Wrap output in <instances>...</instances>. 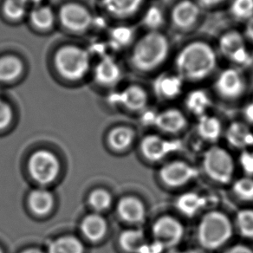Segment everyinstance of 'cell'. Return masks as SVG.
Returning a JSON list of instances; mask_svg holds the SVG:
<instances>
[{
    "instance_id": "cell-1",
    "label": "cell",
    "mask_w": 253,
    "mask_h": 253,
    "mask_svg": "<svg viewBox=\"0 0 253 253\" xmlns=\"http://www.w3.org/2000/svg\"><path fill=\"white\" fill-rule=\"evenodd\" d=\"M217 66V55L208 42L194 41L179 50L175 58L177 74L184 81L204 80L214 71Z\"/></svg>"
},
{
    "instance_id": "cell-2",
    "label": "cell",
    "mask_w": 253,
    "mask_h": 253,
    "mask_svg": "<svg viewBox=\"0 0 253 253\" xmlns=\"http://www.w3.org/2000/svg\"><path fill=\"white\" fill-rule=\"evenodd\" d=\"M170 52L169 39L160 32H149L134 44L131 63L137 71L149 72L165 63Z\"/></svg>"
},
{
    "instance_id": "cell-3",
    "label": "cell",
    "mask_w": 253,
    "mask_h": 253,
    "mask_svg": "<svg viewBox=\"0 0 253 253\" xmlns=\"http://www.w3.org/2000/svg\"><path fill=\"white\" fill-rule=\"evenodd\" d=\"M232 235V222L221 211H209L198 226V240L206 249H218L228 242Z\"/></svg>"
},
{
    "instance_id": "cell-4",
    "label": "cell",
    "mask_w": 253,
    "mask_h": 253,
    "mask_svg": "<svg viewBox=\"0 0 253 253\" xmlns=\"http://www.w3.org/2000/svg\"><path fill=\"white\" fill-rule=\"evenodd\" d=\"M55 66L59 74L69 80H79L89 69L88 53L78 46H63L55 55Z\"/></svg>"
},
{
    "instance_id": "cell-5",
    "label": "cell",
    "mask_w": 253,
    "mask_h": 253,
    "mask_svg": "<svg viewBox=\"0 0 253 253\" xmlns=\"http://www.w3.org/2000/svg\"><path fill=\"white\" fill-rule=\"evenodd\" d=\"M203 168L211 179L218 183H228L234 174V162L232 155L220 147H211L206 152Z\"/></svg>"
},
{
    "instance_id": "cell-6",
    "label": "cell",
    "mask_w": 253,
    "mask_h": 253,
    "mask_svg": "<svg viewBox=\"0 0 253 253\" xmlns=\"http://www.w3.org/2000/svg\"><path fill=\"white\" fill-rule=\"evenodd\" d=\"M223 56L239 67H249L253 63V56L246 46V39L240 32L230 31L221 36L218 42Z\"/></svg>"
},
{
    "instance_id": "cell-7",
    "label": "cell",
    "mask_w": 253,
    "mask_h": 253,
    "mask_svg": "<svg viewBox=\"0 0 253 253\" xmlns=\"http://www.w3.org/2000/svg\"><path fill=\"white\" fill-rule=\"evenodd\" d=\"M28 168L33 179L40 184L52 182L60 170L56 155L46 150L35 152L29 160Z\"/></svg>"
},
{
    "instance_id": "cell-8",
    "label": "cell",
    "mask_w": 253,
    "mask_h": 253,
    "mask_svg": "<svg viewBox=\"0 0 253 253\" xmlns=\"http://www.w3.org/2000/svg\"><path fill=\"white\" fill-rule=\"evenodd\" d=\"M152 232L156 245L160 247L171 248L181 241L185 230L177 218L166 215L155 222Z\"/></svg>"
},
{
    "instance_id": "cell-9",
    "label": "cell",
    "mask_w": 253,
    "mask_h": 253,
    "mask_svg": "<svg viewBox=\"0 0 253 253\" xmlns=\"http://www.w3.org/2000/svg\"><path fill=\"white\" fill-rule=\"evenodd\" d=\"M246 80L236 68H228L220 72L215 81V88L222 97L233 100L240 97L245 92Z\"/></svg>"
},
{
    "instance_id": "cell-10",
    "label": "cell",
    "mask_w": 253,
    "mask_h": 253,
    "mask_svg": "<svg viewBox=\"0 0 253 253\" xmlns=\"http://www.w3.org/2000/svg\"><path fill=\"white\" fill-rule=\"evenodd\" d=\"M197 174V170L194 167L180 161L169 162L160 170L162 181L172 187L185 185L194 179Z\"/></svg>"
},
{
    "instance_id": "cell-11",
    "label": "cell",
    "mask_w": 253,
    "mask_h": 253,
    "mask_svg": "<svg viewBox=\"0 0 253 253\" xmlns=\"http://www.w3.org/2000/svg\"><path fill=\"white\" fill-rule=\"evenodd\" d=\"M60 19L65 28L76 32L87 30L92 23V16L89 11L78 4L63 5L60 11Z\"/></svg>"
},
{
    "instance_id": "cell-12",
    "label": "cell",
    "mask_w": 253,
    "mask_h": 253,
    "mask_svg": "<svg viewBox=\"0 0 253 253\" xmlns=\"http://www.w3.org/2000/svg\"><path fill=\"white\" fill-rule=\"evenodd\" d=\"M201 17V7L193 0H181L172 8L171 20L174 27L186 31L196 25Z\"/></svg>"
},
{
    "instance_id": "cell-13",
    "label": "cell",
    "mask_w": 253,
    "mask_h": 253,
    "mask_svg": "<svg viewBox=\"0 0 253 253\" xmlns=\"http://www.w3.org/2000/svg\"><path fill=\"white\" fill-rule=\"evenodd\" d=\"M179 143L170 141L155 134H149L141 141V149L146 158L158 162L172 152L178 150Z\"/></svg>"
},
{
    "instance_id": "cell-14",
    "label": "cell",
    "mask_w": 253,
    "mask_h": 253,
    "mask_svg": "<svg viewBox=\"0 0 253 253\" xmlns=\"http://www.w3.org/2000/svg\"><path fill=\"white\" fill-rule=\"evenodd\" d=\"M184 80L180 76L169 73L160 75L153 84L155 94L165 100L178 97L182 92Z\"/></svg>"
},
{
    "instance_id": "cell-15",
    "label": "cell",
    "mask_w": 253,
    "mask_h": 253,
    "mask_svg": "<svg viewBox=\"0 0 253 253\" xmlns=\"http://www.w3.org/2000/svg\"><path fill=\"white\" fill-rule=\"evenodd\" d=\"M148 102L147 91L139 85H130L118 93V103L133 111L143 110Z\"/></svg>"
},
{
    "instance_id": "cell-16",
    "label": "cell",
    "mask_w": 253,
    "mask_h": 253,
    "mask_svg": "<svg viewBox=\"0 0 253 253\" xmlns=\"http://www.w3.org/2000/svg\"><path fill=\"white\" fill-rule=\"evenodd\" d=\"M155 125L167 133H178L186 125V116L177 109H168L157 114Z\"/></svg>"
},
{
    "instance_id": "cell-17",
    "label": "cell",
    "mask_w": 253,
    "mask_h": 253,
    "mask_svg": "<svg viewBox=\"0 0 253 253\" xmlns=\"http://www.w3.org/2000/svg\"><path fill=\"white\" fill-rule=\"evenodd\" d=\"M117 211L123 220L129 223H140L145 219L146 210L143 203L135 197L123 198L118 203Z\"/></svg>"
},
{
    "instance_id": "cell-18",
    "label": "cell",
    "mask_w": 253,
    "mask_h": 253,
    "mask_svg": "<svg viewBox=\"0 0 253 253\" xmlns=\"http://www.w3.org/2000/svg\"><path fill=\"white\" fill-rule=\"evenodd\" d=\"M95 77L99 84L111 86L119 81L122 71L115 60L111 57H104L95 68Z\"/></svg>"
},
{
    "instance_id": "cell-19",
    "label": "cell",
    "mask_w": 253,
    "mask_h": 253,
    "mask_svg": "<svg viewBox=\"0 0 253 253\" xmlns=\"http://www.w3.org/2000/svg\"><path fill=\"white\" fill-rule=\"evenodd\" d=\"M144 0H102L110 14L118 18H127L136 13Z\"/></svg>"
},
{
    "instance_id": "cell-20",
    "label": "cell",
    "mask_w": 253,
    "mask_h": 253,
    "mask_svg": "<svg viewBox=\"0 0 253 253\" xmlns=\"http://www.w3.org/2000/svg\"><path fill=\"white\" fill-rule=\"evenodd\" d=\"M185 104L186 109H188L190 112L201 117L206 115L207 111L211 107V100L208 92L201 88H197L187 94L185 100Z\"/></svg>"
},
{
    "instance_id": "cell-21",
    "label": "cell",
    "mask_w": 253,
    "mask_h": 253,
    "mask_svg": "<svg viewBox=\"0 0 253 253\" xmlns=\"http://www.w3.org/2000/svg\"><path fill=\"white\" fill-rule=\"evenodd\" d=\"M226 138L230 144L235 148H246L253 145V133L244 123H232L228 127Z\"/></svg>"
},
{
    "instance_id": "cell-22",
    "label": "cell",
    "mask_w": 253,
    "mask_h": 253,
    "mask_svg": "<svg viewBox=\"0 0 253 253\" xmlns=\"http://www.w3.org/2000/svg\"><path fill=\"white\" fill-rule=\"evenodd\" d=\"M120 245L125 252L129 253H141L147 247L144 233L137 229L123 232L120 237Z\"/></svg>"
},
{
    "instance_id": "cell-23",
    "label": "cell",
    "mask_w": 253,
    "mask_h": 253,
    "mask_svg": "<svg viewBox=\"0 0 253 253\" xmlns=\"http://www.w3.org/2000/svg\"><path fill=\"white\" fill-rule=\"evenodd\" d=\"M197 130L201 137L206 141H217L221 134V123L217 117L206 114L199 117Z\"/></svg>"
},
{
    "instance_id": "cell-24",
    "label": "cell",
    "mask_w": 253,
    "mask_h": 253,
    "mask_svg": "<svg viewBox=\"0 0 253 253\" xmlns=\"http://www.w3.org/2000/svg\"><path fill=\"white\" fill-rule=\"evenodd\" d=\"M82 231L88 239L96 241L104 237L107 232V223L101 215L90 214L82 223Z\"/></svg>"
},
{
    "instance_id": "cell-25",
    "label": "cell",
    "mask_w": 253,
    "mask_h": 253,
    "mask_svg": "<svg viewBox=\"0 0 253 253\" xmlns=\"http://www.w3.org/2000/svg\"><path fill=\"white\" fill-rule=\"evenodd\" d=\"M204 206V199L196 193L183 194L176 201V208L188 217L196 214Z\"/></svg>"
},
{
    "instance_id": "cell-26",
    "label": "cell",
    "mask_w": 253,
    "mask_h": 253,
    "mask_svg": "<svg viewBox=\"0 0 253 253\" xmlns=\"http://www.w3.org/2000/svg\"><path fill=\"white\" fill-rule=\"evenodd\" d=\"M24 65L21 60L13 56L0 58V81L10 82L21 75Z\"/></svg>"
},
{
    "instance_id": "cell-27",
    "label": "cell",
    "mask_w": 253,
    "mask_h": 253,
    "mask_svg": "<svg viewBox=\"0 0 253 253\" xmlns=\"http://www.w3.org/2000/svg\"><path fill=\"white\" fill-rule=\"evenodd\" d=\"M52 195L46 190H36L29 197V204L32 211L39 215L48 213L53 207Z\"/></svg>"
},
{
    "instance_id": "cell-28",
    "label": "cell",
    "mask_w": 253,
    "mask_h": 253,
    "mask_svg": "<svg viewBox=\"0 0 253 253\" xmlns=\"http://www.w3.org/2000/svg\"><path fill=\"white\" fill-rule=\"evenodd\" d=\"M134 133L129 127L118 126L109 133V142L116 150H125L128 148L134 140Z\"/></svg>"
},
{
    "instance_id": "cell-29",
    "label": "cell",
    "mask_w": 253,
    "mask_h": 253,
    "mask_svg": "<svg viewBox=\"0 0 253 253\" xmlns=\"http://www.w3.org/2000/svg\"><path fill=\"white\" fill-rule=\"evenodd\" d=\"M49 253H84V246L77 238L63 237L50 244Z\"/></svg>"
},
{
    "instance_id": "cell-30",
    "label": "cell",
    "mask_w": 253,
    "mask_h": 253,
    "mask_svg": "<svg viewBox=\"0 0 253 253\" xmlns=\"http://www.w3.org/2000/svg\"><path fill=\"white\" fill-rule=\"evenodd\" d=\"M31 21L34 26L40 30H48L54 23V13L51 9L47 6L36 8L30 16Z\"/></svg>"
},
{
    "instance_id": "cell-31",
    "label": "cell",
    "mask_w": 253,
    "mask_h": 253,
    "mask_svg": "<svg viewBox=\"0 0 253 253\" xmlns=\"http://www.w3.org/2000/svg\"><path fill=\"white\" fill-rule=\"evenodd\" d=\"M143 25L149 30V32H159L165 22V15L158 6H150L143 16Z\"/></svg>"
},
{
    "instance_id": "cell-32",
    "label": "cell",
    "mask_w": 253,
    "mask_h": 253,
    "mask_svg": "<svg viewBox=\"0 0 253 253\" xmlns=\"http://www.w3.org/2000/svg\"><path fill=\"white\" fill-rule=\"evenodd\" d=\"M231 13L239 20H251L253 18V0H232Z\"/></svg>"
},
{
    "instance_id": "cell-33",
    "label": "cell",
    "mask_w": 253,
    "mask_h": 253,
    "mask_svg": "<svg viewBox=\"0 0 253 253\" xmlns=\"http://www.w3.org/2000/svg\"><path fill=\"white\" fill-rule=\"evenodd\" d=\"M237 226L239 232L246 238L253 239V210L245 209L238 212Z\"/></svg>"
},
{
    "instance_id": "cell-34",
    "label": "cell",
    "mask_w": 253,
    "mask_h": 253,
    "mask_svg": "<svg viewBox=\"0 0 253 253\" xmlns=\"http://www.w3.org/2000/svg\"><path fill=\"white\" fill-rule=\"evenodd\" d=\"M134 35L133 29L127 26H120L111 32V42L116 48H123L132 42Z\"/></svg>"
},
{
    "instance_id": "cell-35",
    "label": "cell",
    "mask_w": 253,
    "mask_h": 253,
    "mask_svg": "<svg viewBox=\"0 0 253 253\" xmlns=\"http://www.w3.org/2000/svg\"><path fill=\"white\" fill-rule=\"evenodd\" d=\"M27 3L25 0H5L3 6L4 13L12 20L21 19L26 12Z\"/></svg>"
},
{
    "instance_id": "cell-36",
    "label": "cell",
    "mask_w": 253,
    "mask_h": 253,
    "mask_svg": "<svg viewBox=\"0 0 253 253\" xmlns=\"http://www.w3.org/2000/svg\"><path fill=\"white\" fill-rule=\"evenodd\" d=\"M233 192L243 201H253V179L245 177L237 179L233 184Z\"/></svg>"
},
{
    "instance_id": "cell-37",
    "label": "cell",
    "mask_w": 253,
    "mask_h": 253,
    "mask_svg": "<svg viewBox=\"0 0 253 253\" xmlns=\"http://www.w3.org/2000/svg\"><path fill=\"white\" fill-rule=\"evenodd\" d=\"M88 201L95 211H102L110 207L112 199L107 191L98 189L92 192L88 198Z\"/></svg>"
},
{
    "instance_id": "cell-38",
    "label": "cell",
    "mask_w": 253,
    "mask_h": 253,
    "mask_svg": "<svg viewBox=\"0 0 253 253\" xmlns=\"http://www.w3.org/2000/svg\"><path fill=\"white\" fill-rule=\"evenodd\" d=\"M12 119V111L7 103L0 100V129L7 127Z\"/></svg>"
},
{
    "instance_id": "cell-39",
    "label": "cell",
    "mask_w": 253,
    "mask_h": 253,
    "mask_svg": "<svg viewBox=\"0 0 253 253\" xmlns=\"http://www.w3.org/2000/svg\"><path fill=\"white\" fill-rule=\"evenodd\" d=\"M240 164L245 172L253 175V152H243L240 155Z\"/></svg>"
},
{
    "instance_id": "cell-40",
    "label": "cell",
    "mask_w": 253,
    "mask_h": 253,
    "mask_svg": "<svg viewBox=\"0 0 253 253\" xmlns=\"http://www.w3.org/2000/svg\"><path fill=\"white\" fill-rule=\"evenodd\" d=\"M224 253H253V251L248 246L236 245L228 248Z\"/></svg>"
},
{
    "instance_id": "cell-41",
    "label": "cell",
    "mask_w": 253,
    "mask_h": 253,
    "mask_svg": "<svg viewBox=\"0 0 253 253\" xmlns=\"http://www.w3.org/2000/svg\"><path fill=\"white\" fill-rule=\"evenodd\" d=\"M225 0H196L198 4L200 6H204V7H211L218 4H221Z\"/></svg>"
},
{
    "instance_id": "cell-42",
    "label": "cell",
    "mask_w": 253,
    "mask_h": 253,
    "mask_svg": "<svg viewBox=\"0 0 253 253\" xmlns=\"http://www.w3.org/2000/svg\"><path fill=\"white\" fill-rule=\"evenodd\" d=\"M245 116L251 123H253V100L245 108Z\"/></svg>"
},
{
    "instance_id": "cell-43",
    "label": "cell",
    "mask_w": 253,
    "mask_h": 253,
    "mask_svg": "<svg viewBox=\"0 0 253 253\" xmlns=\"http://www.w3.org/2000/svg\"><path fill=\"white\" fill-rule=\"evenodd\" d=\"M246 37H247V39L253 42V18L249 20V24L247 25Z\"/></svg>"
},
{
    "instance_id": "cell-44",
    "label": "cell",
    "mask_w": 253,
    "mask_h": 253,
    "mask_svg": "<svg viewBox=\"0 0 253 253\" xmlns=\"http://www.w3.org/2000/svg\"><path fill=\"white\" fill-rule=\"evenodd\" d=\"M204 253L202 251H200V250L193 249V250H187V251H185V252H182V253Z\"/></svg>"
},
{
    "instance_id": "cell-45",
    "label": "cell",
    "mask_w": 253,
    "mask_h": 253,
    "mask_svg": "<svg viewBox=\"0 0 253 253\" xmlns=\"http://www.w3.org/2000/svg\"><path fill=\"white\" fill-rule=\"evenodd\" d=\"M23 253H42V252H40L38 249H29L27 251H25Z\"/></svg>"
},
{
    "instance_id": "cell-46",
    "label": "cell",
    "mask_w": 253,
    "mask_h": 253,
    "mask_svg": "<svg viewBox=\"0 0 253 253\" xmlns=\"http://www.w3.org/2000/svg\"><path fill=\"white\" fill-rule=\"evenodd\" d=\"M25 2L29 4V3H33V4H37V3H39V2H41L42 0H25Z\"/></svg>"
},
{
    "instance_id": "cell-47",
    "label": "cell",
    "mask_w": 253,
    "mask_h": 253,
    "mask_svg": "<svg viewBox=\"0 0 253 253\" xmlns=\"http://www.w3.org/2000/svg\"><path fill=\"white\" fill-rule=\"evenodd\" d=\"M0 253H3V252H2V250L0 249Z\"/></svg>"
}]
</instances>
